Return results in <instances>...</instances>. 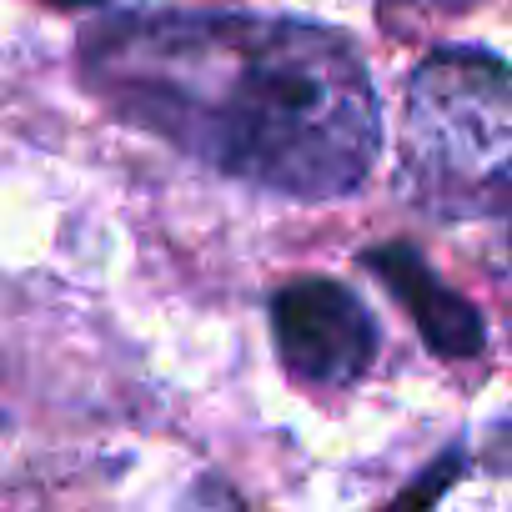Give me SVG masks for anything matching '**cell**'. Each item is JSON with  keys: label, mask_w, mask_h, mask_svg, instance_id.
<instances>
[{"label": "cell", "mask_w": 512, "mask_h": 512, "mask_svg": "<svg viewBox=\"0 0 512 512\" xmlns=\"http://www.w3.org/2000/svg\"><path fill=\"white\" fill-rule=\"evenodd\" d=\"M397 186L437 221H497L512 267V61L447 46L412 71Z\"/></svg>", "instance_id": "2"}, {"label": "cell", "mask_w": 512, "mask_h": 512, "mask_svg": "<svg viewBox=\"0 0 512 512\" xmlns=\"http://www.w3.org/2000/svg\"><path fill=\"white\" fill-rule=\"evenodd\" d=\"M407 6H427V11H442V16H457V11H467L472 0H407Z\"/></svg>", "instance_id": "7"}, {"label": "cell", "mask_w": 512, "mask_h": 512, "mask_svg": "<svg viewBox=\"0 0 512 512\" xmlns=\"http://www.w3.org/2000/svg\"><path fill=\"white\" fill-rule=\"evenodd\" d=\"M41 6H51V11H101L111 0H41Z\"/></svg>", "instance_id": "6"}, {"label": "cell", "mask_w": 512, "mask_h": 512, "mask_svg": "<svg viewBox=\"0 0 512 512\" xmlns=\"http://www.w3.org/2000/svg\"><path fill=\"white\" fill-rule=\"evenodd\" d=\"M86 91L216 176L297 201L352 196L382 151L372 71L332 26L126 11L81 36Z\"/></svg>", "instance_id": "1"}, {"label": "cell", "mask_w": 512, "mask_h": 512, "mask_svg": "<svg viewBox=\"0 0 512 512\" xmlns=\"http://www.w3.org/2000/svg\"><path fill=\"white\" fill-rule=\"evenodd\" d=\"M387 512H512V422L457 437L387 502Z\"/></svg>", "instance_id": "4"}, {"label": "cell", "mask_w": 512, "mask_h": 512, "mask_svg": "<svg viewBox=\"0 0 512 512\" xmlns=\"http://www.w3.org/2000/svg\"><path fill=\"white\" fill-rule=\"evenodd\" d=\"M272 342L282 367L302 387L347 392L357 387L382 347V332L362 297L332 277H297L272 292Z\"/></svg>", "instance_id": "3"}, {"label": "cell", "mask_w": 512, "mask_h": 512, "mask_svg": "<svg viewBox=\"0 0 512 512\" xmlns=\"http://www.w3.org/2000/svg\"><path fill=\"white\" fill-rule=\"evenodd\" d=\"M362 267L407 307L412 327L422 332V342L447 357V362H472L482 357L487 347V327H482V312L457 297L427 262H422V251L407 246V241H387V246H372L362 256Z\"/></svg>", "instance_id": "5"}]
</instances>
